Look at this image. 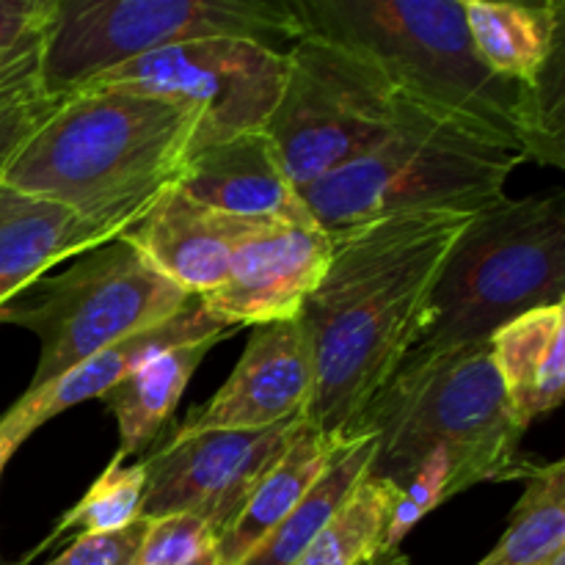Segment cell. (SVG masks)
I'll list each match as a JSON object with an SVG mask.
<instances>
[{
	"mask_svg": "<svg viewBox=\"0 0 565 565\" xmlns=\"http://www.w3.org/2000/svg\"><path fill=\"white\" fill-rule=\"evenodd\" d=\"M475 213H419L331 237L323 279L298 320L312 351L303 423L351 441L359 419L423 340L452 243Z\"/></svg>",
	"mask_w": 565,
	"mask_h": 565,
	"instance_id": "obj_1",
	"label": "cell"
},
{
	"mask_svg": "<svg viewBox=\"0 0 565 565\" xmlns=\"http://www.w3.org/2000/svg\"><path fill=\"white\" fill-rule=\"evenodd\" d=\"M303 28L359 50L406 103L544 166L565 163L563 61L535 86L475 53L461 0H296Z\"/></svg>",
	"mask_w": 565,
	"mask_h": 565,
	"instance_id": "obj_2",
	"label": "cell"
},
{
	"mask_svg": "<svg viewBox=\"0 0 565 565\" xmlns=\"http://www.w3.org/2000/svg\"><path fill=\"white\" fill-rule=\"evenodd\" d=\"M196 130V110L174 99L81 86L31 132L0 182L119 237L180 182Z\"/></svg>",
	"mask_w": 565,
	"mask_h": 565,
	"instance_id": "obj_3",
	"label": "cell"
},
{
	"mask_svg": "<svg viewBox=\"0 0 565 565\" xmlns=\"http://www.w3.org/2000/svg\"><path fill=\"white\" fill-rule=\"evenodd\" d=\"M375 439L367 478L395 489L419 463L445 450L456 494L489 480H527L539 463L522 452L524 428L491 362L489 340L436 353H408L359 419L353 439Z\"/></svg>",
	"mask_w": 565,
	"mask_h": 565,
	"instance_id": "obj_4",
	"label": "cell"
},
{
	"mask_svg": "<svg viewBox=\"0 0 565 565\" xmlns=\"http://www.w3.org/2000/svg\"><path fill=\"white\" fill-rule=\"evenodd\" d=\"M522 154L406 103L390 138L334 174L301 188L329 237L419 213H480L500 199Z\"/></svg>",
	"mask_w": 565,
	"mask_h": 565,
	"instance_id": "obj_5",
	"label": "cell"
},
{
	"mask_svg": "<svg viewBox=\"0 0 565 565\" xmlns=\"http://www.w3.org/2000/svg\"><path fill=\"white\" fill-rule=\"evenodd\" d=\"M565 303V199L561 191L500 199L452 243L412 353L486 342L511 320Z\"/></svg>",
	"mask_w": 565,
	"mask_h": 565,
	"instance_id": "obj_6",
	"label": "cell"
},
{
	"mask_svg": "<svg viewBox=\"0 0 565 565\" xmlns=\"http://www.w3.org/2000/svg\"><path fill=\"white\" fill-rule=\"evenodd\" d=\"M296 0H55L39 86L70 97L121 64L199 39H248L287 50L303 36Z\"/></svg>",
	"mask_w": 565,
	"mask_h": 565,
	"instance_id": "obj_7",
	"label": "cell"
},
{
	"mask_svg": "<svg viewBox=\"0 0 565 565\" xmlns=\"http://www.w3.org/2000/svg\"><path fill=\"white\" fill-rule=\"evenodd\" d=\"M193 298L166 279L130 241L114 237L39 279L0 312V323L33 331L42 345L25 395L143 329L166 323Z\"/></svg>",
	"mask_w": 565,
	"mask_h": 565,
	"instance_id": "obj_8",
	"label": "cell"
},
{
	"mask_svg": "<svg viewBox=\"0 0 565 565\" xmlns=\"http://www.w3.org/2000/svg\"><path fill=\"white\" fill-rule=\"evenodd\" d=\"M285 55V88L265 132L301 191L390 138L406 99L373 58L334 39L307 31Z\"/></svg>",
	"mask_w": 565,
	"mask_h": 565,
	"instance_id": "obj_9",
	"label": "cell"
},
{
	"mask_svg": "<svg viewBox=\"0 0 565 565\" xmlns=\"http://www.w3.org/2000/svg\"><path fill=\"white\" fill-rule=\"evenodd\" d=\"M287 55L248 39H199L103 72L86 86H116L174 99L199 114L193 149L265 130L285 88Z\"/></svg>",
	"mask_w": 565,
	"mask_h": 565,
	"instance_id": "obj_10",
	"label": "cell"
},
{
	"mask_svg": "<svg viewBox=\"0 0 565 565\" xmlns=\"http://www.w3.org/2000/svg\"><path fill=\"white\" fill-rule=\"evenodd\" d=\"M301 428L303 419H292L263 430L174 434L143 461L141 519L188 513L218 541Z\"/></svg>",
	"mask_w": 565,
	"mask_h": 565,
	"instance_id": "obj_11",
	"label": "cell"
},
{
	"mask_svg": "<svg viewBox=\"0 0 565 565\" xmlns=\"http://www.w3.org/2000/svg\"><path fill=\"white\" fill-rule=\"evenodd\" d=\"M312 351L298 318L254 326L226 384L188 414L177 436L204 430H263L303 419L312 397Z\"/></svg>",
	"mask_w": 565,
	"mask_h": 565,
	"instance_id": "obj_12",
	"label": "cell"
},
{
	"mask_svg": "<svg viewBox=\"0 0 565 565\" xmlns=\"http://www.w3.org/2000/svg\"><path fill=\"white\" fill-rule=\"evenodd\" d=\"M331 237L315 221H274L232 259L224 285L199 298L232 329L292 320L323 279Z\"/></svg>",
	"mask_w": 565,
	"mask_h": 565,
	"instance_id": "obj_13",
	"label": "cell"
},
{
	"mask_svg": "<svg viewBox=\"0 0 565 565\" xmlns=\"http://www.w3.org/2000/svg\"><path fill=\"white\" fill-rule=\"evenodd\" d=\"M274 221L285 218H237L171 188L121 237L182 292L202 298L224 285L235 254Z\"/></svg>",
	"mask_w": 565,
	"mask_h": 565,
	"instance_id": "obj_14",
	"label": "cell"
},
{
	"mask_svg": "<svg viewBox=\"0 0 565 565\" xmlns=\"http://www.w3.org/2000/svg\"><path fill=\"white\" fill-rule=\"evenodd\" d=\"M232 326L224 320L213 318L207 309L193 298L182 312L169 318L166 323L143 329L138 334L127 337V340L116 342V345L105 348L97 356L86 359L44 386L36 395H22L9 412L0 417V450L11 458V452L39 428L47 423L55 414L66 412V408L86 403L92 397H103L105 392L114 390L116 384L136 373L143 362H149L158 353L171 351V348L188 345V342H202V340H226L232 334Z\"/></svg>",
	"mask_w": 565,
	"mask_h": 565,
	"instance_id": "obj_15",
	"label": "cell"
},
{
	"mask_svg": "<svg viewBox=\"0 0 565 565\" xmlns=\"http://www.w3.org/2000/svg\"><path fill=\"white\" fill-rule=\"evenodd\" d=\"M174 188L237 218L312 221L265 130L237 132L193 149Z\"/></svg>",
	"mask_w": 565,
	"mask_h": 565,
	"instance_id": "obj_16",
	"label": "cell"
},
{
	"mask_svg": "<svg viewBox=\"0 0 565 565\" xmlns=\"http://www.w3.org/2000/svg\"><path fill=\"white\" fill-rule=\"evenodd\" d=\"M114 241L72 210L0 182V312L44 270Z\"/></svg>",
	"mask_w": 565,
	"mask_h": 565,
	"instance_id": "obj_17",
	"label": "cell"
},
{
	"mask_svg": "<svg viewBox=\"0 0 565 565\" xmlns=\"http://www.w3.org/2000/svg\"><path fill=\"white\" fill-rule=\"evenodd\" d=\"M491 362L505 386L516 423L527 430L555 412L565 392V303L541 307L489 337Z\"/></svg>",
	"mask_w": 565,
	"mask_h": 565,
	"instance_id": "obj_18",
	"label": "cell"
},
{
	"mask_svg": "<svg viewBox=\"0 0 565 565\" xmlns=\"http://www.w3.org/2000/svg\"><path fill=\"white\" fill-rule=\"evenodd\" d=\"M463 20L475 53L494 75L535 86L557 61H563L565 3L524 6L461 0Z\"/></svg>",
	"mask_w": 565,
	"mask_h": 565,
	"instance_id": "obj_19",
	"label": "cell"
},
{
	"mask_svg": "<svg viewBox=\"0 0 565 565\" xmlns=\"http://www.w3.org/2000/svg\"><path fill=\"white\" fill-rule=\"evenodd\" d=\"M340 450L342 441L329 439L303 423L301 434L292 439L276 467L259 480L230 530L215 541L218 565H241L246 561L254 546L307 497L315 480L326 472Z\"/></svg>",
	"mask_w": 565,
	"mask_h": 565,
	"instance_id": "obj_20",
	"label": "cell"
},
{
	"mask_svg": "<svg viewBox=\"0 0 565 565\" xmlns=\"http://www.w3.org/2000/svg\"><path fill=\"white\" fill-rule=\"evenodd\" d=\"M218 342L221 340L188 342V345L158 353L99 397L119 425V450H116L119 461L152 445L166 419L174 414L191 375Z\"/></svg>",
	"mask_w": 565,
	"mask_h": 565,
	"instance_id": "obj_21",
	"label": "cell"
},
{
	"mask_svg": "<svg viewBox=\"0 0 565 565\" xmlns=\"http://www.w3.org/2000/svg\"><path fill=\"white\" fill-rule=\"evenodd\" d=\"M373 452L375 439L370 434L342 445V450L315 480L307 497L254 546L252 555L241 565H296L298 557L312 546V541L329 527L331 519L345 508L359 483L367 478Z\"/></svg>",
	"mask_w": 565,
	"mask_h": 565,
	"instance_id": "obj_22",
	"label": "cell"
},
{
	"mask_svg": "<svg viewBox=\"0 0 565 565\" xmlns=\"http://www.w3.org/2000/svg\"><path fill=\"white\" fill-rule=\"evenodd\" d=\"M524 483L505 535L478 565H541L565 550V463H539Z\"/></svg>",
	"mask_w": 565,
	"mask_h": 565,
	"instance_id": "obj_23",
	"label": "cell"
},
{
	"mask_svg": "<svg viewBox=\"0 0 565 565\" xmlns=\"http://www.w3.org/2000/svg\"><path fill=\"white\" fill-rule=\"evenodd\" d=\"M401 489L384 480L364 478L351 500L312 541L296 565H362L384 530Z\"/></svg>",
	"mask_w": 565,
	"mask_h": 565,
	"instance_id": "obj_24",
	"label": "cell"
},
{
	"mask_svg": "<svg viewBox=\"0 0 565 565\" xmlns=\"http://www.w3.org/2000/svg\"><path fill=\"white\" fill-rule=\"evenodd\" d=\"M456 497V472H452V461L445 450H436L425 458L417 467V472L408 478L397 494L395 505H392L390 516H386L384 530H381L379 541L370 550L367 561L362 565H403L406 557L401 555V544L406 535L428 516L434 508Z\"/></svg>",
	"mask_w": 565,
	"mask_h": 565,
	"instance_id": "obj_25",
	"label": "cell"
},
{
	"mask_svg": "<svg viewBox=\"0 0 565 565\" xmlns=\"http://www.w3.org/2000/svg\"><path fill=\"white\" fill-rule=\"evenodd\" d=\"M143 483H147L143 461L125 467V463L114 456V461H110L108 469L94 480V486L86 491V497L55 524L47 544L58 539V535L70 533V530H77V535H99L130 527L132 522L141 519Z\"/></svg>",
	"mask_w": 565,
	"mask_h": 565,
	"instance_id": "obj_26",
	"label": "cell"
},
{
	"mask_svg": "<svg viewBox=\"0 0 565 565\" xmlns=\"http://www.w3.org/2000/svg\"><path fill=\"white\" fill-rule=\"evenodd\" d=\"M64 97H47L39 86V61L0 81V180L31 132L58 108Z\"/></svg>",
	"mask_w": 565,
	"mask_h": 565,
	"instance_id": "obj_27",
	"label": "cell"
},
{
	"mask_svg": "<svg viewBox=\"0 0 565 565\" xmlns=\"http://www.w3.org/2000/svg\"><path fill=\"white\" fill-rule=\"evenodd\" d=\"M55 0H0V81L42 55Z\"/></svg>",
	"mask_w": 565,
	"mask_h": 565,
	"instance_id": "obj_28",
	"label": "cell"
},
{
	"mask_svg": "<svg viewBox=\"0 0 565 565\" xmlns=\"http://www.w3.org/2000/svg\"><path fill=\"white\" fill-rule=\"evenodd\" d=\"M213 544V533L196 516L171 513V516L147 519V533L136 565H185Z\"/></svg>",
	"mask_w": 565,
	"mask_h": 565,
	"instance_id": "obj_29",
	"label": "cell"
},
{
	"mask_svg": "<svg viewBox=\"0 0 565 565\" xmlns=\"http://www.w3.org/2000/svg\"><path fill=\"white\" fill-rule=\"evenodd\" d=\"M143 533H147V519H138L130 527L116 533L77 535L70 550L61 552L47 565H136Z\"/></svg>",
	"mask_w": 565,
	"mask_h": 565,
	"instance_id": "obj_30",
	"label": "cell"
},
{
	"mask_svg": "<svg viewBox=\"0 0 565 565\" xmlns=\"http://www.w3.org/2000/svg\"><path fill=\"white\" fill-rule=\"evenodd\" d=\"M185 565H218V557H215V544L207 546L202 555H196L191 563H185Z\"/></svg>",
	"mask_w": 565,
	"mask_h": 565,
	"instance_id": "obj_31",
	"label": "cell"
},
{
	"mask_svg": "<svg viewBox=\"0 0 565 565\" xmlns=\"http://www.w3.org/2000/svg\"><path fill=\"white\" fill-rule=\"evenodd\" d=\"M541 565H565V550H561V552H555V555L550 557V561H544Z\"/></svg>",
	"mask_w": 565,
	"mask_h": 565,
	"instance_id": "obj_32",
	"label": "cell"
},
{
	"mask_svg": "<svg viewBox=\"0 0 565 565\" xmlns=\"http://www.w3.org/2000/svg\"><path fill=\"white\" fill-rule=\"evenodd\" d=\"M6 461H9V456H6V452H3V450H0V472H3Z\"/></svg>",
	"mask_w": 565,
	"mask_h": 565,
	"instance_id": "obj_33",
	"label": "cell"
},
{
	"mask_svg": "<svg viewBox=\"0 0 565 565\" xmlns=\"http://www.w3.org/2000/svg\"><path fill=\"white\" fill-rule=\"evenodd\" d=\"M36 61H39V58H36ZM11 75H14V72H11ZM6 77H9V75H6Z\"/></svg>",
	"mask_w": 565,
	"mask_h": 565,
	"instance_id": "obj_34",
	"label": "cell"
}]
</instances>
